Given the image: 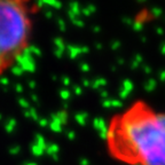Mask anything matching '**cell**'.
<instances>
[{
  "instance_id": "cb8c5ba5",
  "label": "cell",
  "mask_w": 165,
  "mask_h": 165,
  "mask_svg": "<svg viewBox=\"0 0 165 165\" xmlns=\"http://www.w3.org/2000/svg\"><path fill=\"white\" fill-rule=\"evenodd\" d=\"M62 84H63L64 86L70 85V79L68 78V77H64V78H62Z\"/></svg>"
},
{
  "instance_id": "f1b7e54d",
  "label": "cell",
  "mask_w": 165,
  "mask_h": 165,
  "mask_svg": "<svg viewBox=\"0 0 165 165\" xmlns=\"http://www.w3.org/2000/svg\"><path fill=\"white\" fill-rule=\"evenodd\" d=\"M68 138L70 140H74L75 139V133L74 132H68Z\"/></svg>"
},
{
  "instance_id": "60d3db41",
  "label": "cell",
  "mask_w": 165,
  "mask_h": 165,
  "mask_svg": "<svg viewBox=\"0 0 165 165\" xmlns=\"http://www.w3.org/2000/svg\"><path fill=\"white\" fill-rule=\"evenodd\" d=\"M2 119V115H1V114H0V120Z\"/></svg>"
},
{
  "instance_id": "e0dca14e",
  "label": "cell",
  "mask_w": 165,
  "mask_h": 165,
  "mask_svg": "<svg viewBox=\"0 0 165 165\" xmlns=\"http://www.w3.org/2000/svg\"><path fill=\"white\" fill-rule=\"evenodd\" d=\"M60 95L63 100H68V99L70 98V92L67 90H62V91H60Z\"/></svg>"
},
{
  "instance_id": "3957f363",
  "label": "cell",
  "mask_w": 165,
  "mask_h": 165,
  "mask_svg": "<svg viewBox=\"0 0 165 165\" xmlns=\"http://www.w3.org/2000/svg\"><path fill=\"white\" fill-rule=\"evenodd\" d=\"M34 143L36 145H38V146L40 147L41 149H44L46 151V149H47V147H48V145L46 143L45 139H44V136L41 134H36L34 135Z\"/></svg>"
},
{
  "instance_id": "9c48e42d",
  "label": "cell",
  "mask_w": 165,
  "mask_h": 165,
  "mask_svg": "<svg viewBox=\"0 0 165 165\" xmlns=\"http://www.w3.org/2000/svg\"><path fill=\"white\" fill-rule=\"evenodd\" d=\"M54 44H55V46L57 47V49L64 51V42L61 38H55V39H54Z\"/></svg>"
},
{
  "instance_id": "5b68a950",
  "label": "cell",
  "mask_w": 165,
  "mask_h": 165,
  "mask_svg": "<svg viewBox=\"0 0 165 165\" xmlns=\"http://www.w3.org/2000/svg\"><path fill=\"white\" fill-rule=\"evenodd\" d=\"M59 146H57L56 143H52V145H48L47 147V149H46V154L49 155V156H53V155L57 154V151H59Z\"/></svg>"
},
{
  "instance_id": "7402d4cb",
  "label": "cell",
  "mask_w": 165,
  "mask_h": 165,
  "mask_svg": "<svg viewBox=\"0 0 165 165\" xmlns=\"http://www.w3.org/2000/svg\"><path fill=\"white\" fill-rule=\"evenodd\" d=\"M15 90L17 93H22L23 92V86L21 85V84H16L15 85Z\"/></svg>"
},
{
  "instance_id": "e575fe53",
  "label": "cell",
  "mask_w": 165,
  "mask_h": 165,
  "mask_svg": "<svg viewBox=\"0 0 165 165\" xmlns=\"http://www.w3.org/2000/svg\"><path fill=\"white\" fill-rule=\"evenodd\" d=\"M80 165H88V162H87L86 159H82V161H80Z\"/></svg>"
},
{
  "instance_id": "7a4b0ae2",
  "label": "cell",
  "mask_w": 165,
  "mask_h": 165,
  "mask_svg": "<svg viewBox=\"0 0 165 165\" xmlns=\"http://www.w3.org/2000/svg\"><path fill=\"white\" fill-rule=\"evenodd\" d=\"M14 57H15V61L17 62V65L22 68L23 71L34 72V70H36L34 60H26L25 57L22 55V53H17Z\"/></svg>"
},
{
  "instance_id": "603a6c76",
  "label": "cell",
  "mask_w": 165,
  "mask_h": 165,
  "mask_svg": "<svg viewBox=\"0 0 165 165\" xmlns=\"http://www.w3.org/2000/svg\"><path fill=\"white\" fill-rule=\"evenodd\" d=\"M28 85H29V87H30L31 90H33V88H36V86H37V84H36V82H34V80H29V82H28Z\"/></svg>"
},
{
  "instance_id": "9a60e30c",
  "label": "cell",
  "mask_w": 165,
  "mask_h": 165,
  "mask_svg": "<svg viewBox=\"0 0 165 165\" xmlns=\"http://www.w3.org/2000/svg\"><path fill=\"white\" fill-rule=\"evenodd\" d=\"M29 111H30V115H31V118H32V119L33 120H36V122H39V119H40V118H39V117H38V113H37V110H36V109L34 108H30L29 109Z\"/></svg>"
},
{
  "instance_id": "7c38bea8",
  "label": "cell",
  "mask_w": 165,
  "mask_h": 165,
  "mask_svg": "<svg viewBox=\"0 0 165 165\" xmlns=\"http://www.w3.org/2000/svg\"><path fill=\"white\" fill-rule=\"evenodd\" d=\"M17 102H19V105H21L22 108H24V109H30V103L26 101L25 99L20 98L19 100H17Z\"/></svg>"
},
{
  "instance_id": "d590c367",
  "label": "cell",
  "mask_w": 165,
  "mask_h": 165,
  "mask_svg": "<svg viewBox=\"0 0 165 165\" xmlns=\"http://www.w3.org/2000/svg\"><path fill=\"white\" fill-rule=\"evenodd\" d=\"M52 158H53V159H54V161H59V156H57V154L53 155Z\"/></svg>"
},
{
  "instance_id": "2e32d148",
  "label": "cell",
  "mask_w": 165,
  "mask_h": 165,
  "mask_svg": "<svg viewBox=\"0 0 165 165\" xmlns=\"http://www.w3.org/2000/svg\"><path fill=\"white\" fill-rule=\"evenodd\" d=\"M21 151V147L20 146H14L11 147V149H9V154L13 155V156H15V155H17Z\"/></svg>"
},
{
  "instance_id": "ab89813d",
  "label": "cell",
  "mask_w": 165,
  "mask_h": 165,
  "mask_svg": "<svg viewBox=\"0 0 165 165\" xmlns=\"http://www.w3.org/2000/svg\"><path fill=\"white\" fill-rule=\"evenodd\" d=\"M52 79H53V80H56V79H57V77H56V76H53V77H52Z\"/></svg>"
},
{
  "instance_id": "44dd1931",
  "label": "cell",
  "mask_w": 165,
  "mask_h": 165,
  "mask_svg": "<svg viewBox=\"0 0 165 165\" xmlns=\"http://www.w3.org/2000/svg\"><path fill=\"white\" fill-rule=\"evenodd\" d=\"M68 15H69V17H70V20H71L72 22L76 20V14L72 11H70V9H69V11H68Z\"/></svg>"
},
{
  "instance_id": "d6a6232c",
  "label": "cell",
  "mask_w": 165,
  "mask_h": 165,
  "mask_svg": "<svg viewBox=\"0 0 165 165\" xmlns=\"http://www.w3.org/2000/svg\"><path fill=\"white\" fill-rule=\"evenodd\" d=\"M24 117H25V118H31V115L29 110H24Z\"/></svg>"
},
{
  "instance_id": "8fae6325",
  "label": "cell",
  "mask_w": 165,
  "mask_h": 165,
  "mask_svg": "<svg viewBox=\"0 0 165 165\" xmlns=\"http://www.w3.org/2000/svg\"><path fill=\"white\" fill-rule=\"evenodd\" d=\"M56 115H57V117L60 118V120H61V123H62V125L67 123L68 115H67V113H65V111H60V113H57Z\"/></svg>"
},
{
  "instance_id": "1f68e13d",
  "label": "cell",
  "mask_w": 165,
  "mask_h": 165,
  "mask_svg": "<svg viewBox=\"0 0 165 165\" xmlns=\"http://www.w3.org/2000/svg\"><path fill=\"white\" fill-rule=\"evenodd\" d=\"M45 16H46V19H51V17L53 16L52 11H47L45 13Z\"/></svg>"
},
{
  "instance_id": "f546056e",
  "label": "cell",
  "mask_w": 165,
  "mask_h": 165,
  "mask_svg": "<svg viewBox=\"0 0 165 165\" xmlns=\"http://www.w3.org/2000/svg\"><path fill=\"white\" fill-rule=\"evenodd\" d=\"M74 23H75L77 26H82V25H84V23H82V21H79V20H75V21H74Z\"/></svg>"
},
{
  "instance_id": "52a82bcc",
  "label": "cell",
  "mask_w": 165,
  "mask_h": 165,
  "mask_svg": "<svg viewBox=\"0 0 165 165\" xmlns=\"http://www.w3.org/2000/svg\"><path fill=\"white\" fill-rule=\"evenodd\" d=\"M44 2H45V5H48V6L55 7L56 9H60V8L62 7L61 2H59V1H55V0H44Z\"/></svg>"
},
{
  "instance_id": "d6986e66",
  "label": "cell",
  "mask_w": 165,
  "mask_h": 165,
  "mask_svg": "<svg viewBox=\"0 0 165 165\" xmlns=\"http://www.w3.org/2000/svg\"><path fill=\"white\" fill-rule=\"evenodd\" d=\"M38 123H39V125H40L41 127H46V126L48 125V120L46 119V118H40Z\"/></svg>"
},
{
  "instance_id": "484cf974",
  "label": "cell",
  "mask_w": 165,
  "mask_h": 165,
  "mask_svg": "<svg viewBox=\"0 0 165 165\" xmlns=\"http://www.w3.org/2000/svg\"><path fill=\"white\" fill-rule=\"evenodd\" d=\"M31 100L33 102H36V103H38L39 105V101H38V96L36 95V94H31Z\"/></svg>"
},
{
  "instance_id": "8d00e7d4",
  "label": "cell",
  "mask_w": 165,
  "mask_h": 165,
  "mask_svg": "<svg viewBox=\"0 0 165 165\" xmlns=\"http://www.w3.org/2000/svg\"><path fill=\"white\" fill-rule=\"evenodd\" d=\"M84 85H85V86H88V85H90V82H88V80H84Z\"/></svg>"
},
{
  "instance_id": "4316f807",
  "label": "cell",
  "mask_w": 165,
  "mask_h": 165,
  "mask_svg": "<svg viewBox=\"0 0 165 165\" xmlns=\"http://www.w3.org/2000/svg\"><path fill=\"white\" fill-rule=\"evenodd\" d=\"M5 64H6V61L4 60V57L0 56V69H2L5 67Z\"/></svg>"
},
{
  "instance_id": "277c9868",
  "label": "cell",
  "mask_w": 165,
  "mask_h": 165,
  "mask_svg": "<svg viewBox=\"0 0 165 165\" xmlns=\"http://www.w3.org/2000/svg\"><path fill=\"white\" fill-rule=\"evenodd\" d=\"M31 153H32V155H33V156H36V157H40V156H42V155H44L45 150L41 149L40 147L38 146V145L33 143V145L31 146Z\"/></svg>"
},
{
  "instance_id": "4fadbf2b",
  "label": "cell",
  "mask_w": 165,
  "mask_h": 165,
  "mask_svg": "<svg viewBox=\"0 0 165 165\" xmlns=\"http://www.w3.org/2000/svg\"><path fill=\"white\" fill-rule=\"evenodd\" d=\"M29 48H30L31 53L32 54H34V55H37V56H41V51L39 48H38L36 45H31L29 46Z\"/></svg>"
},
{
  "instance_id": "4dcf8cb0",
  "label": "cell",
  "mask_w": 165,
  "mask_h": 165,
  "mask_svg": "<svg viewBox=\"0 0 165 165\" xmlns=\"http://www.w3.org/2000/svg\"><path fill=\"white\" fill-rule=\"evenodd\" d=\"M82 69L84 70V71H88L90 67H88V65H87L86 63H82Z\"/></svg>"
},
{
  "instance_id": "836d02e7",
  "label": "cell",
  "mask_w": 165,
  "mask_h": 165,
  "mask_svg": "<svg viewBox=\"0 0 165 165\" xmlns=\"http://www.w3.org/2000/svg\"><path fill=\"white\" fill-rule=\"evenodd\" d=\"M75 92H76V94H82V90H80V87H78V86H75Z\"/></svg>"
},
{
  "instance_id": "ac0fdd59",
  "label": "cell",
  "mask_w": 165,
  "mask_h": 165,
  "mask_svg": "<svg viewBox=\"0 0 165 165\" xmlns=\"http://www.w3.org/2000/svg\"><path fill=\"white\" fill-rule=\"evenodd\" d=\"M0 84L4 86H7V85H9V79L7 77H0Z\"/></svg>"
},
{
  "instance_id": "ba28073f",
  "label": "cell",
  "mask_w": 165,
  "mask_h": 165,
  "mask_svg": "<svg viewBox=\"0 0 165 165\" xmlns=\"http://www.w3.org/2000/svg\"><path fill=\"white\" fill-rule=\"evenodd\" d=\"M23 72H24L23 71V69L20 67V65H17V64L14 65V67H11V74L14 76H22Z\"/></svg>"
},
{
  "instance_id": "6da1fadb",
  "label": "cell",
  "mask_w": 165,
  "mask_h": 165,
  "mask_svg": "<svg viewBox=\"0 0 165 165\" xmlns=\"http://www.w3.org/2000/svg\"><path fill=\"white\" fill-rule=\"evenodd\" d=\"M114 157L131 165H165V113L136 102L111 120L107 131Z\"/></svg>"
},
{
  "instance_id": "ffe728a7",
  "label": "cell",
  "mask_w": 165,
  "mask_h": 165,
  "mask_svg": "<svg viewBox=\"0 0 165 165\" xmlns=\"http://www.w3.org/2000/svg\"><path fill=\"white\" fill-rule=\"evenodd\" d=\"M57 22H59V26H60V30L61 31H65V23L62 19H59L57 20Z\"/></svg>"
},
{
  "instance_id": "5bb4252c",
  "label": "cell",
  "mask_w": 165,
  "mask_h": 165,
  "mask_svg": "<svg viewBox=\"0 0 165 165\" xmlns=\"http://www.w3.org/2000/svg\"><path fill=\"white\" fill-rule=\"evenodd\" d=\"M70 11H74L76 15H78L79 13H80V8H79L78 4H77V2H72V4H70Z\"/></svg>"
},
{
  "instance_id": "30bf717a",
  "label": "cell",
  "mask_w": 165,
  "mask_h": 165,
  "mask_svg": "<svg viewBox=\"0 0 165 165\" xmlns=\"http://www.w3.org/2000/svg\"><path fill=\"white\" fill-rule=\"evenodd\" d=\"M87 117L86 114H77L76 115V120L78 122L80 125H84L85 124V118Z\"/></svg>"
},
{
  "instance_id": "83f0119b",
  "label": "cell",
  "mask_w": 165,
  "mask_h": 165,
  "mask_svg": "<svg viewBox=\"0 0 165 165\" xmlns=\"http://www.w3.org/2000/svg\"><path fill=\"white\" fill-rule=\"evenodd\" d=\"M44 5H45V2H44V0H39V1H38L37 4H36V6H37L38 8H41V7H42V6H44Z\"/></svg>"
},
{
  "instance_id": "f35d334b",
  "label": "cell",
  "mask_w": 165,
  "mask_h": 165,
  "mask_svg": "<svg viewBox=\"0 0 165 165\" xmlns=\"http://www.w3.org/2000/svg\"><path fill=\"white\" fill-rule=\"evenodd\" d=\"M2 91H4V92H8V88H7V87H4V88H2Z\"/></svg>"
},
{
  "instance_id": "d4e9b609",
  "label": "cell",
  "mask_w": 165,
  "mask_h": 165,
  "mask_svg": "<svg viewBox=\"0 0 165 165\" xmlns=\"http://www.w3.org/2000/svg\"><path fill=\"white\" fill-rule=\"evenodd\" d=\"M55 55H56V57H59V59H60V57H62V54H63V51H60V49H55Z\"/></svg>"
},
{
  "instance_id": "8992f818",
  "label": "cell",
  "mask_w": 165,
  "mask_h": 165,
  "mask_svg": "<svg viewBox=\"0 0 165 165\" xmlns=\"http://www.w3.org/2000/svg\"><path fill=\"white\" fill-rule=\"evenodd\" d=\"M15 126H16V119L15 118H11V119H8L7 124H6V126H5L6 132H7V133H11V132L14 131Z\"/></svg>"
},
{
  "instance_id": "74e56055",
  "label": "cell",
  "mask_w": 165,
  "mask_h": 165,
  "mask_svg": "<svg viewBox=\"0 0 165 165\" xmlns=\"http://www.w3.org/2000/svg\"><path fill=\"white\" fill-rule=\"evenodd\" d=\"M24 165H37L36 163H26V164H24Z\"/></svg>"
}]
</instances>
